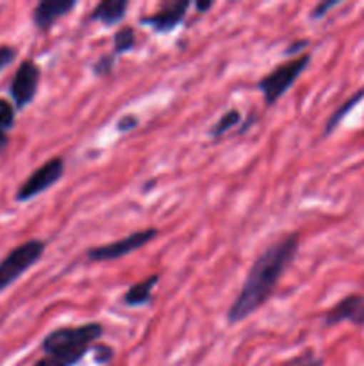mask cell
Masks as SVG:
<instances>
[{
    "label": "cell",
    "mask_w": 364,
    "mask_h": 366,
    "mask_svg": "<svg viewBox=\"0 0 364 366\" xmlns=\"http://www.w3.org/2000/svg\"><path fill=\"white\" fill-rule=\"evenodd\" d=\"M300 249L298 232H289L268 245L250 267L241 290L227 311V322L239 324L252 317L273 295L278 281L295 261Z\"/></svg>",
    "instance_id": "6da1fadb"
},
{
    "label": "cell",
    "mask_w": 364,
    "mask_h": 366,
    "mask_svg": "<svg viewBox=\"0 0 364 366\" xmlns=\"http://www.w3.org/2000/svg\"><path fill=\"white\" fill-rule=\"evenodd\" d=\"M103 336V325L88 322L81 325H66L54 329L43 338L41 350L45 357L34 366H74L86 356L93 343Z\"/></svg>",
    "instance_id": "7a4b0ae2"
},
{
    "label": "cell",
    "mask_w": 364,
    "mask_h": 366,
    "mask_svg": "<svg viewBox=\"0 0 364 366\" xmlns=\"http://www.w3.org/2000/svg\"><path fill=\"white\" fill-rule=\"evenodd\" d=\"M310 63L309 54H302L298 57H291V59L284 61L278 66H275L270 74L264 75L259 82H257V89L263 95L264 104L266 106H273L282 95L291 89L296 79L303 74Z\"/></svg>",
    "instance_id": "3957f363"
},
{
    "label": "cell",
    "mask_w": 364,
    "mask_h": 366,
    "mask_svg": "<svg viewBox=\"0 0 364 366\" xmlns=\"http://www.w3.org/2000/svg\"><path fill=\"white\" fill-rule=\"evenodd\" d=\"M46 243L43 239H29L11 250L2 261H0V293L16 282L29 268L34 267L43 257Z\"/></svg>",
    "instance_id": "277c9868"
},
{
    "label": "cell",
    "mask_w": 364,
    "mask_h": 366,
    "mask_svg": "<svg viewBox=\"0 0 364 366\" xmlns=\"http://www.w3.org/2000/svg\"><path fill=\"white\" fill-rule=\"evenodd\" d=\"M157 236H159V229L156 227H146L141 229V231H134L131 234L123 236V238L106 243V245L91 247V249L86 250V259L89 263H106V261L120 259V257L128 256V254L146 247Z\"/></svg>",
    "instance_id": "5b68a950"
},
{
    "label": "cell",
    "mask_w": 364,
    "mask_h": 366,
    "mask_svg": "<svg viewBox=\"0 0 364 366\" xmlns=\"http://www.w3.org/2000/svg\"><path fill=\"white\" fill-rule=\"evenodd\" d=\"M64 175V159L63 157H50L46 163L36 168L18 188L16 200L18 202H27L38 197L39 193H45L46 189L52 188L54 184L63 179Z\"/></svg>",
    "instance_id": "8992f818"
},
{
    "label": "cell",
    "mask_w": 364,
    "mask_h": 366,
    "mask_svg": "<svg viewBox=\"0 0 364 366\" xmlns=\"http://www.w3.org/2000/svg\"><path fill=\"white\" fill-rule=\"evenodd\" d=\"M39 79H41V70L38 64L32 59L21 61L9 86L11 99L16 109H25L34 100L39 88Z\"/></svg>",
    "instance_id": "52a82bcc"
},
{
    "label": "cell",
    "mask_w": 364,
    "mask_h": 366,
    "mask_svg": "<svg viewBox=\"0 0 364 366\" xmlns=\"http://www.w3.org/2000/svg\"><path fill=\"white\" fill-rule=\"evenodd\" d=\"M189 7H191L189 0H175V2L164 4L156 13L143 16L139 24L146 25V27L159 32V34H166V32H171L184 21Z\"/></svg>",
    "instance_id": "ba28073f"
},
{
    "label": "cell",
    "mask_w": 364,
    "mask_h": 366,
    "mask_svg": "<svg viewBox=\"0 0 364 366\" xmlns=\"http://www.w3.org/2000/svg\"><path fill=\"white\" fill-rule=\"evenodd\" d=\"M77 7V0H43L32 9V21L39 31H49L56 21L70 14Z\"/></svg>",
    "instance_id": "9c48e42d"
},
{
    "label": "cell",
    "mask_w": 364,
    "mask_h": 366,
    "mask_svg": "<svg viewBox=\"0 0 364 366\" xmlns=\"http://www.w3.org/2000/svg\"><path fill=\"white\" fill-rule=\"evenodd\" d=\"M128 9L127 0H103L96 4L89 13V20L98 21L103 27H113L118 25L125 18V13Z\"/></svg>",
    "instance_id": "30bf717a"
},
{
    "label": "cell",
    "mask_w": 364,
    "mask_h": 366,
    "mask_svg": "<svg viewBox=\"0 0 364 366\" xmlns=\"http://www.w3.org/2000/svg\"><path fill=\"white\" fill-rule=\"evenodd\" d=\"M363 299V295L353 293V295H348L345 297V299L339 300L335 306H332L330 310L325 313V325H327V327H332V325L343 324V322H352L353 315H355L357 307L360 306Z\"/></svg>",
    "instance_id": "8fae6325"
},
{
    "label": "cell",
    "mask_w": 364,
    "mask_h": 366,
    "mask_svg": "<svg viewBox=\"0 0 364 366\" xmlns=\"http://www.w3.org/2000/svg\"><path fill=\"white\" fill-rule=\"evenodd\" d=\"M159 279H161L159 274H153V275H148L146 279H143V281L132 285L131 288L125 292V295L121 297V302L128 307H138V306H145V304H148L150 299H152L153 288L157 286Z\"/></svg>",
    "instance_id": "7c38bea8"
},
{
    "label": "cell",
    "mask_w": 364,
    "mask_h": 366,
    "mask_svg": "<svg viewBox=\"0 0 364 366\" xmlns=\"http://www.w3.org/2000/svg\"><path fill=\"white\" fill-rule=\"evenodd\" d=\"M363 99H364V88L357 89L352 97H348V99H346L345 102H343L341 106H339L338 109H335L334 113L328 117L327 124H325V129H323V136H330L332 132L335 131V127H338V125L345 120L346 114H348L350 111H352L353 107H355Z\"/></svg>",
    "instance_id": "4fadbf2b"
},
{
    "label": "cell",
    "mask_w": 364,
    "mask_h": 366,
    "mask_svg": "<svg viewBox=\"0 0 364 366\" xmlns=\"http://www.w3.org/2000/svg\"><path fill=\"white\" fill-rule=\"evenodd\" d=\"M136 49V31L131 25L120 27L113 36V54L120 56V54H127Z\"/></svg>",
    "instance_id": "5bb4252c"
},
{
    "label": "cell",
    "mask_w": 364,
    "mask_h": 366,
    "mask_svg": "<svg viewBox=\"0 0 364 366\" xmlns=\"http://www.w3.org/2000/svg\"><path fill=\"white\" fill-rule=\"evenodd\" d=\"M241 120H243L241 111H238V109L225 111V113L218 118L216 124L211 127V131H209L211 136H213V138H220V136H223L227 131L234 129Z\"/></svg>",
    "instance_id": "9a60e30c"
},
{
    "label": "cell",
    "mask_w": 364,
    "mask_h": 366,
    "mask_svg": "<svg viewBox=\"0 0 364 366\" xmlns=\"http://www.w3.org/2000/svg\"><path fill=\"white\" fill-rule=\"evenodd\" d=\"M16 122V107L9 100L0 99V131L7 132L14 127Z\"/></svg>",
    "instance_id": "2e32d148"
},
{
    "label": "cell",
    "mask_w": 364,
    "mask_h": 366,
    "mask_svg": "<svg viewBox=\"0 0 364 366\" xmlns=\"http://www.w3.org/2000/svg\"><path fill=\"white\" fill-rule=\"evenodd\" d=\"M114 61H116V56H114V54H103L102 57H98L96 63L93 64V71H95V75H98V77H106V75H109L114 68Z\"/></svg>",
    "instance_id": "e0dca14e"
},
{
    "label": "cell",
    "mask_w": 364,
    "mask_h": 366,
    "mask_svg": "<svg viewBox=\"0 0 364 366\" xmlns=\"http://www.w3.org/2000/svg\"><path fill=\"white\" fill-rule=\"evenodd\" d=\"M14 59H16V50H14L13 46L9 45L0 46V71H2L6 66H9Z\"/></svg>",
    "instance_id": "ac0fdd59"
},
{
    "label": "cell",
    "mask_w": 364,
    "mask_h": 366,
    "mask_svg": "<svg viewBox=\"0 0 364 366\" xmlns=\"http://www.w3.org/2000/svg\"><path fill=\"white\" fill-rule=\"evenodd\" d=\"M338 4H339L338 0H327V2L318 4V6L313 9V13H310V16H313V20H320V18H323L325 14H327L332 7L338 6Z\"/></svg>",
    "instance_id": "d6986e66"
},
{
    "label": "cell",
    "mask_w": 364,
    "mask_h": 366,
    "mask_svg": "<svg viewBox=\"0 0 364 366\" xmlns=\"http://www.w3.org/2000/svg\"><path fill=\"white\" fill-rule=\"evenodd\" d=\"M138 124H139V120L134 117V114H125V117H121L120 120H118L116 129H118V131H120V132H123V131H132V129L138 127Z\"/></svg>",
    "instance_id": "ffe728a7"
},
{
    "label": "cell",
    "mask_w": 364,
    "mask_h": 366,
    "mask_svg": "<svg viewBox=\"0 0 364 366\" xmlns=\"http://www.w3.org/2000/svg\"><path fill=\"white\" fill-rule=\"evenodd\" d=\"M95 354H96V361H98V363H107V361L113 357V349H111V347L102 345V343H96Z\"/></svg>",
    "instance_id": "44dd1931"
},
{
    "label": "cell",
    "mask_w": 364,
    "mask_h": 366,
    "mask_svg": "<svg viewBox=\"0 0 364 366\" xmlns=\"http://www.w3.org/2000/svg\"><path fill=\"white\" fill-rule=\"evenodd\" d=\"M309 45V41H307V39H298V41H293L291 45L288 46V49H285V56H293V57H298V56H302V50L305 49V46Z\"/></svg>",
    "instance_id": "7402d4cb"
},
{
    "label": "cell",
    "mask_w": 364,
    "mask_h": 366,
    "mask_svg": "<svg viewBox=\"0 0 364 366\" xmlns=\"http://www.w3.org/2000/svg\"><path fill=\"white\" fill-rule=\"evenodd\" d=\"M295 366H323V360H320V357L313 356V354H307V356L300 357V360H296V365Z\"/></svg>",
    "instance_id": "603a6c76"
},
{
    "label": "cell",
    "mask_w": 364,
    "mask_h": 366,
    "mask_svg": "<svg viewBox=\"0 0 364 366\" xmlns=\"http://www.w3.org/2000/svg\"><path fill=\"white\" fill-rule=\"evenodd\" d=\"M352 324H353V325H357V327L364 329V299H363V302H360V306L357 307L355 315H353Z\"/></svg>",
    "instance_id": "cb8c5ba5"
},
{
    "label": "cell",
    "mask_w": 364,
    "mask_h": 366,
    "mask_svg": "<svg viewBox=\"0 0 364 366\" xmlns=\"http://www.w3.org/2000/svg\"><path fill=\"white\" fill-rule=\"evenodd\" d=\"M211 7H213V2H198V0L195 2V9L198 11V13H206Z\"/></svg>",
    "instance_id": "d4e9b609"
},
{
    "label": "cell",
    "mask_w": 364,
    "mask_h": 366,
    "mask_svg": "<svg viewBox=\"0 0 364 366\" xmlns=\"http://www.w3.org/2000/svg\"><path fill=\"white\" fill-rule=\"evenodd\" d=\"M7 143H9V136H7V132L0 131V152H2V150L6 149Z\"/></svg>",
    "instance_id": "484cf974"
}]
</instances>
